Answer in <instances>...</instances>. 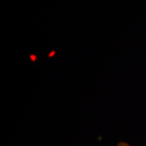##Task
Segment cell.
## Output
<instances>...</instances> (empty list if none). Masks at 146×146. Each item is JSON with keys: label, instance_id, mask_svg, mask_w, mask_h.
Segmentation results:
<instances>
[{"label": "cell", "instance_id": "cell-1", "mask_svg": "<svg viewBox=\"0 0 146 146\" xmlns=\"http://www.w3.org/2000/svg\"><path fill=\"white\" fill-rule=\"evenodd\" d=\"M117 146H130V145L127 143V142H120Z\"/></svg>", "mask_w": 146, "mask_h": 146}]
</instances>
